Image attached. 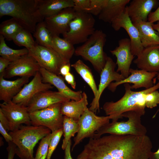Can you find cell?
I'll list each match as a JSON object with an SVG mask.
<instances>
[{
	"instance_id": "cell-1",
	"label": "cell",
	"mask_w": 159,
	"mask_h": 159,
	"mask_svg": "<svg viewBox=\"0 0 159 159\" xmlns=\"http://www.w3.org/2000/svg\"><path fill=\"white\" fill-rule=\"evenodd\" d=\"M152 147L146 135L91 137L77 159H149Z\"/></svg>"
},
{
	"instance_id": "cell-2",
	"label": "cell",
	"mask_w": 159,
	"mask_h": 159,
	"mask_svg": "<svg viewBox=\"0 0 159 159\" xmlns=\"http://www.w3.org/2000/svg\"><path fill=\"white\" fill-rule=\"evenodd\" d=\"M125 92L123 97L117 101L105 102L103 109L105 114L112 122L122 118V114L128 111L134 110L143 115L145 108H153L159 104V81L153 87L139 91L132 90L129 83L124 85Z\"/></svg>"
},
{
	"instance_id": "cell-3",
	"label": "cell",
	"mask_w": 159,
	"mask_h": 159,
	"mask_svg": "<svg viewBox=\"0 0 159 159\" xmlns=\"http://www.w3.org/2000/svg\"><path fill=\"white\" fill-rule=\"evenodd\" d=\"M5 16L14 18L23 28L33 33L37 24L44 20L37 0H0V18Z\"/></svg>"
},
{
	"instance_id": "cell-4",
	"label": "cell",
	"mask_w": 159,
	"mask_h": 159,
	"mask_svg": "<svg viewBox=\"0 0 159 159\" xmlns=\"http://www.w3.org/2000/svg\"><path fill=\"white\" fill-rule=\"evenodd\" d=\"M51 132L44 126L21 125L9 134L16 146V154L20 159H34V147L40 140Z\"/></svg>"
},
{
	"instance_id": "cell-5",
	"label": "cell",
	"mask_w": 159,
	"mask_h": 159,
	"mask_svg": "<svg viewBox=\"0 0 159 159\" xmlns=\"http://www.w3.org/2000/svg\"><path fill=\"white\" fill-rule=\"evenodd\" d=\"M106 38V34L102 30H95L85 42L75 49L74 54L89 61L100 74L108 57L103 50Z\"/></svg>"
},
{
	"instance_id": "cell-6",
	"label": "cell",
	"mask_w": 159,
	"mask_h": 159,
	"mask_svg": "<svg viewBox=\"0 0 159 159\" xmlns=\"http://www.w3.org/2000/svg\"><path fill=\"white\" fill-rule=\"evenodd\" d=\"M143 115L141 112L134 110L125 112L122 114V116L127 118V121H112L100 128L91 137L99 138L105 133L117 135H146L147 129L141 121V117Z\"/></svg>"
},
{
	"instance_id": "cell-7",
	"label": "cell",
	"mask_w": 159,
	"mask_h": 159,
	"mask_svg": "<svg viewBox=\"0 0 159 159\" xmlns=\"http://www.w3.org/2000/svg\"><path fill=\"white\" fill-rule=\"evenodd\" d=\"M76 12L69 24V31L62 34L64 39L73 45L85 42L95 30V21L92 15L86 12Z\"/></svg>"
},
{
	"instance_id": "cell-8",
	"label": "cell",
	"mask_w": 159,
	"mask_h": 159,
	"mask_svg": "<svg viewBox=\"0 0 159 159\" xmlns=\"http://www.w3.org/2000/svg\"><path fill=\"white\" fill-rule=\"evenodd\" d=\"M62 104H56L43 109L29 112L31 124L46 127L52 132L62 128L63 116L61 112Z\"/></svg>"
},
{
	"instance_id": "cell-9",
	"label": "cell",
	"mask_w": 159,
	"mask_h": 159,
	"mask_svg": "<svg viewBox=\"0 0 159 159\" xmlns=\"http://www.w3.org/2000/svg\"><path fill=\"white\" fill-rule=\"evenodd\" d=\"M110 119L108 116L97 115L87 108L78 120L79 129L74 139L72 151L84 139L91 137L100 128L110 123Z\"/></svg>"
},
{
	"instance_id": "cell-10",
	"label": "cell",
	"mask_w": 159,
	"mask_h": 159,
	"mask_svg": "<svg viewBox=\"0 0 159 159\" xmlns=\"http://www.w3.org/2000/svg\"><path fill=\"white\" fill-rule=\"evenodd\" d=\"M29 54L34 58L41 67L58 75L61 67L70 62L63 59L53 49L41 46L37 43L29 50Z\"/></svg>"
},
{
	"instance_id": "cell-11",
	"label": "cell",
	"mask_w": 159,
	"mask_h": 159,
	"mask_svg": "<svg viewBox=\"0 0 159 159\" xmlns=\"http://www.w3.org/2000/svg\"><path fill=\"white\" fill-rule=\"evenodd\" d=\"M116 64L110 57H108L105 64L100 73V80L97 94L90 104L89 109L96 113L100 112L99 100L105 89L113 81L118 82L125 78L115 71Z\"/></svg>"
},
{
	"instance_id": "cell-12",
	"label": "cell",
	"mask_w": 159,
	"mask_h": 159,
	"mask_svg": "<svg viewBox=\"0 0 159 159\" xmlns=\"http://www.w3.org/2000/svg\"><path fill=\"white\" fill-rule=\"evenodd\" d=\"M40 67L34 58L28 53L11 62L3 74L0 75L7 78L16 76L29 78L34 77Z\"/></svg>"
},
{
	"instance_id": "cell-13",
	"label": "cell",
	"mask_w": 159,
	"mask_h": 159,
	"mask_svg": "<svg viewBox=\"0 0 159 159\" xmlns=\"http://www.w3.org/2000/svg\"><path fill=\"white\" fill-rule=\"evenodd\" d=\"M1 110L7 119L9 131H13L22 124L31 125L29 112L26 107L13 102L12 100L0 104Z\"/></svg>"
},
{
	"instance_id": "cell-14",
	"label": "cell",
	"mask_w": 159,
	"mask_h": 159,
	"mask_svg": "<svg viewBox=\"0 0 159 159\" xmlns=\"http://www.w3.org/2000/svg\"><path fill=\"white\" fill-rule=\"evenodd\" d=\"M111 24L112 28L116 31L122 28L126 30L130 37L131 52L135 56H139L144 48L141 43L138 31L128 15L126 7L122 14Z\"/></svg>"
},
{
	"instance_id": "cell-15",
	"label": "cell",
	"mask_w": 159,
	"mask_h": 159,
	"mask_svg": "<svg viewBox=\"0 0 159 159\" xmlns=\"http://www.w3.org/2000/svg\"><path fill=\"white\" fill-rule=\"evenodd\" d=\"M53 87L51 84L43 82L41 75L39 71L29 82L23 86L12 101L14 103L26 107L36 94L41 92L49 90Z\"/></svg>"
},
{
	"instance_id": "cell-16",
	"label": "cell",
	"mask_w": 159,
	"mask_h": 159,
	"mask_svg": "<svg viewBox=\"0 0 159 159\" xmlns=\"http://www.w3.org/2000/svg\"><path fill=\"white\" fill-rule=\"evenodd\" d=\"M130 75L126 78L118 82H112L108 87V89L112 92L115 90L117 87L121 84L132 83L131 90L136 89L140 87L148 89L153 87L154 78L157 76L158 72H151L142 69H135L130 68Z\"/></svg>"
},
{
	"instance_id": "cell-17",
	"label": "cell",
	"mask_w": 159,
	"mask_h": 159,
	"mask_svg": "<svg viewBox=\"0 0 159 159\" xmlns=\"http://www.w3.org/2000/svg\"><path fill=\"white\" fill-rule=\"evenodd\" d=\"M76 13L73 8H68L45 18L44 21L52 36H59L60 34L67 32L69 24L75 17Z\"/></svg>"
},
{
	"instance_id": "cell-18",
	"label": "cell",
	"mask_w": 159,
	"mask_h": 159,
	"mask_svg": "<svg viewBox=\"0 0 159 159\" xmlns=\"http://www.w3.org/2000/svg\"><path fill=\"white\" fill-rule=\"evenodd\" d=\"M111 53L117 58L116 64L117 65L116 71L120 72L125 78L130 75V67L135 56L131 51L130 39L124 38L118 41V46L114 49L110 51Z\"/></svg>"
},
{
	"instance_id": "cell-19",
	"label": "cell",
	"mask_w": 159,
	"mask_h": 159,
	"mask_svg": "<svg viewBox=\"0 0 159 159\" xmlns=\"http://www.w3.org/2000/svg\"><path fill=\"white\" fill-rule=\"evenodd\" d=\"M70 100L58 91L47 90L36 94L30 100L26 107L29 112Z\"/></svg>"
},
{
	"instance_id": "cell-20",
	"label": "cell",
	"mask_w": 159,
	"mask_h": 159,
	"mask_svg": "<svg viewBox=\"0 0 159 159\" xmlns=\"http://www.w3.org/2000/svg\"><path fill=\"white\" fill-rule=\"evenodd\" d=\"M133 62L140 69L151 72H159V45L144 48Z\"/></svg>"
},
{
	"instance_id": "cell-21",
	"label": "cell",
	"mask_w": 159,
	"mask_h": 159,
	"mask_svg": "<svg viewBox=\"0 0 159 159\" xmlns=\"http://www.w3.org/2000/svg\"><path fill=\"white\" fill-rule=\"evenodd\" d=\"M43 82L49 83L55 86L58 92L70 100L78 101L82 97L81 91H74L69 88L65 84L63 79L59 75L51 73L40 67L39 71Z\"/></svg>"
},
{
	"instance_id": "cell-22",
	"label": "cell",
	"mask_w": 159,
	"mask_h": 159,
	"mask_svg": "<svg viewBox=\"0 0 159 159\" xmlns=\"http://www.w3.org/2000/svg\"><path fill=\"white\" fill-rule=\"evenodd\" d=\"M131 19L138 31L140 41L144 48L159 45V34L153 28V23L138 19Z\"/></svg>"
},
{
	"instance_id": "cell-23",
	"label": "cell",
	"mask_w": 159,
	"mask_h": 159,
	"mask_svg": "<svg viewBox=\"0 0 159 159\" xmlns=\"http://www.w3.org/2000/svg\"><path fill=\"white\" fill-rule=\"evenodd\" d=\"M158 4L156 0H133L126 6L128 15L131 19L147 21L151 10Z\"/></svg>"
},
{
	"instance_id": "cell-24",
	"label": "cell",
	"mask_w": 159,
	"mask_h": 159,
	"mask_svg": "<svg viewBox=\"0 0 159 159\" xmlns=\"http://www.w3.org/2000/svg\"><path fill=\"white\" fill-rule=\"evenodd\" d=\"M29 78L22 77L13 81L5 80L0 76V100L4 102L12 100L29 81Z\"/></svg>"
},
{
	"instance_id": "cell-25",
	"label": "cell",
	"mask_w": 159,
	"mask_h": 159,
	"mask_svg": "<svg viewBox=\"0 0 159 159\" xmlns=\"http://www.w3.org/2000/svg\"><path fill=\"white\" fill-rule=\"evenodd\" d=\"M40 13L44 19L62 10L74 6L73 0H37Z\"/></svg>"
},
{
	"instance_id": "cell-26",
	"label": "cell",
	"mask_w": 159,
	"mask_h": 159,
	"mask_svg": "<svg viewBox=\"0 0 159 159\" xmlns=\"http://www.w3.org/2000/svg\"><path fill=\"white\" fill-rule=\"evenodd\" d=\"M130 0H107L106 3L98 15L99 19L111 23L124 12Z\"/></svg>"
},
{
	"instance_id": "cell-27",
	"label": "cell",
	"mask_w": 159,
	"mask_h": 159,
	"mask_svg": "<svg viewBox=\"0 0 159 159\" xmlns=\"http://www.w3.org/2000/svg\"><path fill=\"white\" fill-rule=\"evenodd\" d=\"M88 104L87 95L83 92L82 97L79 100H71L62 103L61 112L63 115L78 120L87 108Z\"/></svg>"
},
{
	"instance_id": "cell-28",
	"label": "cell",
	"mask_w": 159,
	"mask_h": 159,
	"mask_svg": "<svg viewBox=\"0 0 159 159\" xmlns=\"http://www.w3.org/2000/svg\"><path fill=\"white\" fill-rule=\"evenodd\" d=\"M74 45L67 40L58 36L52 37V48L63 59L67 62L74 54Z\"/></svg>"
},
{
	"instance_id": "cell-29",
	"label": "cell",
	"mask_w": 159,
	"mask_h": 159,
	"mask_svg": "<svg viewBox=\"0 0 159 159\" xmlns=\"http://www.w3.org/2000/svg\"><path fill=\"white\" fill-rule=\"evenodd\" d=\"M92 90L94 97L96 95L98 88L91 69L81 60L79 59L71 65Z\"/></svg>"
},
{
	"instance_id": "cell-30",
	"label": "cell",
	"mask_w": 159,
	"mask_h": 159,
	"mask_svg": "<svg viewBox=\"0 0 159 159\" xmlns=\"http://www.w3.org/2000/svg\"><path fill=\"white\" fill-rule=\"evenodd\" d=\"M33 36L36 39V42L39 45L52 49V36L44 20L37 24Z\"/></svg>"
},
{
	"instance_id": "cell-31",
	"label": "cell",
	"mask_w": 159,
	"mask_h": 159,
	"mask_svg": "<svg viewBox=\"0 0 159 159\" xmlns=\"http://www.w3.org/2000/svg\"><path fill=\"white\" fill-rule=\"evenodd\" d=\"M63 129L64 138L62 148L64 150L71 138L74 137L75 134L78 131V121L71 117L63 116Z\"/></svg>"
},
{
	"instance_id": "cell-32",
	"label": "cell",
	"mask_w": 159,
	"mask_h": 159,
	"mask_svg": "<svg viewBox=\"0 0 159 159\" xmlns=\"http://www.w3.org/2000/svg\"><path fill=\"white\" fill-rule=\"evenodd\" d=\"M28 53L29 50L26 48L14 49L10 48L6 44L4 37L0 34V55L1 57L11 62Z\"/></svg>"
},
{
	"instance_id": "cell-33",
	"label": "cell",
	"mask_w": 159,
	"mask_h": 159,
	"mask_svg": "<svg viewBox=\"0 0 159 159\" xmlns=\"http://www.w3.org/2000/svg\"><path fill=\"white\" fill-rule=\"evenodd\" d=\"M23 28L14 18L5 20L0 24V34L7 40H12L15 35Z\"/></svg>"
},
{
	"instance_id": "cell-34",
	"label": "cell",
	"mask_w": 159,
	"mask_h": 159,
	"mask_svg": "<svg viewBox=\"0 0 159 159\" xmlns=\"http://www.w3.org/2000/svg\"><path fill=\"white\" fill-rule=\"evenodd\" d=\"M31 33L22 28L15 35L12 40L17 45L24 47L29 50L32 49L36 43Z\"/></svg>"
},
{
	"instance_id": "cell-35",
	"label": "cell",
	"mask_w": 159,
	"mask_h": 159,
	"mask_svg": "<svg viewBox=\"0 0 159 159\" xmlns=\"http://www.w3.org/2000/svg\"><path fill=\"white\" fill-rule=\"evenodd\" d=\"M52 136L51 132L42 139L37 150L34 159H40L44 155L47 153Z\"/></svg>"
},
{
	"instance_id": "cell-36",
	"label": "cell",
	"mask_w": 159,
	"mask_h": 159,
	"mask_svg": "<svg viewBox=\"0 0 159 159\" xmlns=\"http://www.w3.org/2000/svg\"><path fill=\"white\" fill-rule=\"evenodd\" d=\"M52 133V136L50 142L46 159H50L52 155L56 149L62 135L63 134V128Z\"/></svg>"
},
{
	"instance_id": "cell-37",
	"label": "cell",
	"mask_w": 159,
	"mask_h": 159,
	"mask_svg": "<svg viewBox=\"0 0 159 159\" xmlns=\"http://www.w3.org/2000/svg\"><path fill=\"white\" fill-rule=\"evenodd\" d=\"M107 0H90L88 13L95 16L99 15L105 6Z\"/></svg>"
},
{
	"instance_id": "cell-38",
	"label": "cell",
	"mask_w": 159,
	"mask_h": 159,
	"mask_svg": "<svg viewBox=\"0 0 159 159\" xmlns=\"http://www.w3.org/2000/svg\"><path fill=\"white\" fill-rule=\"evenodd\" d=\"M74 11L77 12H87L90 7V0H73Z\"/></svg>"
},
{
	"instance_id": "cell-39",
	"label": "cell",
	"mask_w": 159,
	"mask_h": 159,
	"mask_svg": "<svg viewBox=\"0 0 159 159\" xmlns=\"http://www.w3.org/2000/svg\"><path fill=\"white\" fill-rule=\"evenodd\" d=\"M148 20L152 23L159 21V5L155 11L150 12L148 16Z\"/></svg>"
},
{
	"instance_id": "cell-40",
	"label": "cell",
	"mask_w": 159,
	"mask_h": 159,
	"mask_svg": "<svg viewBox=\"0 0 159 159\" xmlns=\"http://www.w3.org/2000/svg\"><path fill=\"white\" fill-rule=\"evenodd\" d=\"M7 150L8 152L7 159H13L16 154V146L12 142L8 143Z\"/></svg>"
},
{
	"instance_id": "cell-41",
	"label": "cell",
	"mask_w": 159,
	"mask_h": 159,
	"mask_svg": "<svg viewBox=\"0 0 159 159\" xmlns=\"http://www.w3.org/2000/svg\"><path fill=\"white\" fill-rule=\"evenodd\" d=\"M64 79L73 89H75L76 82L74 76L73 74L69 72L64 77Z\"/></svg>"
},
{
	"instance_id": "cell-42",
	"label": "cell",
	"mask_w": 159,
	"mask_h": 159,
	"mask_svg": "<svg viewBox=\"0 0 159 159\" xmlns=\"http://www.w3.org/2000/svg\"><path fill=\"white\" fill-rule=\"evenodd\" d=\"M10 62L8 60L1 57H0V73L2 74L6 69L10 63Z\"/></svg>"
},
{
	"instance_id": "cell-43",
	"label": "cell",
	"mask_w": 159,
	"mask_h": 159,
	"mask_svg": "<svg viewBox=\"0 0 159 159\" xmlns=\"http://www.w3.org/2000/svg\"><path fill=\"white\" fill-rule=\"evenodd\" d=\"M71 66L70 62H68L63 64L60 68L59 74L64 77L70 72Z\"/></svg>"
},
{
	"instance_id": "cell-44",
	"label": "cell",
	"mask_w": 159,
	"mask_h": 159,
	"mask_svg": "<svg viewBox=\"0 0 159 159\" xmlns=\"http://www.w3.org/2000/svg\"><path fill=\"white\" fill-rule=\"evenodd\" d=\"M0 123L7 131H9V125L6 117L0 110Z\"/></svg>"
},
{
	"instance_id": "cell-45",
	"label": "cell",
	"mask_w": 159,
	"mask_h": 159,
	"mask_svg": "<svg viewBox=\"0 0 159 159\" xmlns=\"http://www.w3.org/2000/svg\"><path fill=\"white\" fill-rule=\"evenodd\" d=\"M0 132L6 141L9 143L12 142V138L9 133H8L6 130L3 127L0 123Z\"/></svg>"
},
{
	"instance_id": "cell-46",
	"label": "cell",
	"mask_w": 159,
	"mask_h": 159,
	"mask_svg": "<svg viewBox=\"0 0 159 159\" xmlns=\"http://www.w3.org/2000/svg\"><path fill=\"white\" fill-rule=\"evenodd\" d=\"M71 140H70L68 142L64 150V159H73L71 154Z\"/></svg>"
},
{
	"instance_id": "cell-47",
	"label": "cell",
	"mask_w": 159,
	"mask_h": 159,
	"mask_svg": "<svg viewBox=\"0 0 159 159\" xmlns=\"http://www.w3.org/2000/svg\"><path fill=\"white\" fill-rule=\"evenodd\" d=\"M149 159H159V148L156 152H151Z\"/></svg>"
},
{
	"instance_id": "cell-48",
	"label": "cell",
	"mask_w": 159,
	"mask_h": 159,
	"mask_svg": "<svg viewBox=\"0 0 159 159\" xmlns=\"http://www.w3.org/2000/svg\"><path fill=\"white\" fill-rule=\"evenodd\" d=\"M152 26L154 29L156 30L159 34V21H157L155 24L153 23Z\"/></svg>"
},
{
	"instance_id": "cell-49",
	"label": "cell",
	"mask_w": 159,
	"mask_h": 159,
	"mask_svg": "<svg viewBox=\"0 0 159 159\" xmlns=\"http://www.w3.org/2000/svg\"><path fill=\"white\" fill-rule=\"evenodd\" d=\"M47 153L44 155L42 156L40 159H46L47 158Z\"/></svg>"
},
{
	"instance_id": "cell-50",
	"label": "cell",
	"mask_w": 159,
	"mask_h": 159,
	"mask_svg": "<svg viewBox=\"0 0 159 159\" xmlns=\"http://www.w3.org/2000/svg\"><path fill=\"white\" fill-rule=\"evenodd\" d=\"M158 80H159V72H158L157 74V75L156 76Z\"/></svg>"
},
{
	"instance_id": "cell-51",
	"label": "cell",
	"mask_w": 159,
	"mask_h": 159,
	"mask_svg": "<svg viewBox=\"0 0 159 159\" xmlns=\"http://www.w3.org/2000/svg\"><path fill=\"white\" fill-rule=\"evenodd\" d=\"M159 109H158V110L157 111V112L155 113V115H156L157 114V113L158 112V111H159Z\"/></svg>"
}]
</instances>
